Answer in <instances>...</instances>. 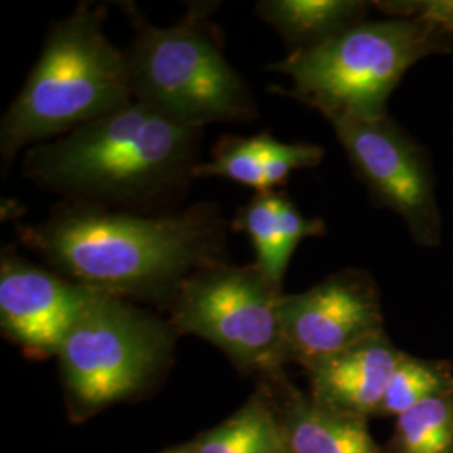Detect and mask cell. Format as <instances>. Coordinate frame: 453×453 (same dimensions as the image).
<instances>
[{
    "mask_svg": "<svg viewBox=\"0 0 453 453\" xmlns=\"http://www.w3.org/2000/svg\"><path fill=\"white\" fill-rule=\"evenodd\" d=\"M368 7L359 0H262L256 12L292 50H303L366 20Z\"/></svg>",
    "mask_w": 453,
    "mask_h": 453,
    "instance_id": "cell-15",
    "label": "cell"
},
{
    "mask_svg": "<svg viewBox=\"0 0 453 453\" xmlns=\"http://www.w3.org/2000/svg\"><path fill=\"white\" fill-rule=\"evenodd\" d=\"M400 453H453L452 391L410 408L396 421Z\"/></svg>",
    "mask_w": 453,
    "mask_h": 453,
    "instance_id": "cell-17",
    "label": "cell"
},
{
    "mask_svg": "<svg viewBox=\"0 0 453 453\" xmlns=\"http://www.w3.org/2000/svg\"><path fill=\"white\" fill-rule=\"evenodd\" d=\"M17 234L59 274L123 299L172 301L194 273L226 262V222L207 203L163 215L69 203Z\"/></svg>",
    "mask_w": 453,
    "mask_h": 453,
    "instance_id": "cell-1",
    "label": "cell"
},
{
    "mask_svg": "<svg viewBox=\"0 0 453 453\" xmlns=\"http://www.w3.org/2000/svg\"><path fill=\"white\" fill-rule=\"evenodd\" d=\"M162 453H185V445L179 447V449H172V450H166V452Z\"/></svg>",
    "mask_w": 453,
    "mask_h": 453,
    "instance_id": "cell-20",
    "label": "cell"
},
{
    "mask_svg": "<svg viewBox=\"0 0 453 453\" xmlns=\"http://www.w3.org/2000/svg\"><path fill=\"white\" fill-rule=\"evenodd\" d=\"M202 130L145 103L33 146L24 177L71 203L150 211L183 196L195 180Z\"/></svg>",
    "mask_w": 453,
    "mask_h": 453,
    "instance_id": "cell-2",
    "label": "cell"
},
{
    "mask_svg": "<svg viewBox=\"0 0 453 453\" xmlns=\"http://www.w3.org/2000/svg\"><path fill=\"white\" fill-rule=\"evenodd\" d=\"M173 334L172 324L93 289L58 355L65 388L88 410L127 400L162 372Z\"/></svg>",
    "mask_w": 453,
    "mask_h": 453,
    "instance_id": "cell-6",
    "label": "cell"
},
{
    "mask_svg": "<svg viewBox=\"0 0 453 453\" xmlns=\"http://www.w3.org/2000/svg\"><path fill=\"white\" fill-rule=\"evenodd\" d=\"M357 177L372 196L403 219L421 247L441 242V217L428 157L389 116L329 121Z\"/></svg>",
    "mask_w": 453,
    "mask_h": 453,
    "instance_id": "cell-8",
    "label": "cell"
},
{
    "mask_svg": "<svg viewBox=\"0 0 453 453\" xmlns=\"http://www.w3.org/2000/svg\"><path fill=\"white\" fill-rule=\"evenodd\" d=\"M213 11L211 2H195L179 22L158 27L130 7L134 37L125 56L133 99L198 130L259 116L250 88L226 59Z\"/></svg>",
    "mask_w": 453,
    "mask_h": 453,
    "instance_id": "cell-4",
    "label": "cell"
},
{
    "mask_svg": "<svg viewBox=\"0 0 453 453\" xmlns=\"http://www.w3.org/2000/svg\"><path fill=\"white\" fill-rule=\"evenodd\" d=\"M185 453H187V447H185Z\"/></svg>",
    "mask_w": 453,
    "mask_h": 453,
    "instance_id": "cell-21",
    "label": "cell"
},
{
    "mask_svg": "<svg viewBox=\"0 0 453 453\" xmlns=\"http://www.w3.org/2000/svg\"><path fill=\"white\" fill-rule=\"evenodd\" d=\"M288 453H383L366 418L334 411L292 395L279 418Z\"/></svg>",
    "mask_w": 453,
    "mask_h": 453,
    "instance_id": "cell-14",
    "label": "cell"
},
{
    "mask_svg": "<svg viewBox=\"0 0 453 453\" xmlns=\"http://www.w3.org/2000/svg\"><path fill=\"white\" fill-rule=\"evenodd\" d=\"M275 286L254 264H211L190 275L173 296L170 324L224 351L247 372L277 374L288 363L280 301Z\"/></svg>",
    "mask_w": 453,
    "mask_h": 453,
    "instance_id": "cell-7",
    "label": "cell"
},
{
    "mask_svg": "<svg viewBox=\"0 0 453 453\" xmlns=\"http://www.w3.org/2000/svg\"><path fill=\"white\" fill-rule=\"evenodd\" d=\"M185 447L187 453H288L280 420L262 395Z\"/></svg>",
    "mask_w": 453,
    "mask_h": 453,
    "instance_id": "cell-16",
    "label": "cell"
},
{
    "mask_svg": "<svg viewBox=\"0 0 453 453\" xmlns=\"http://www.w3.org/2000/svg\"><path fill=\"white\" fill-rule=\"evenodd\" d=\"M93 289L50 273L4 247L0 257V326L29 357H58Z\"/></svg>",
    "mask_w": 453,
    "mask_h": 453,
    "instance_id": "cell-10",
    "label": "cell"
},
{
    "mask_svg": "<svg viewBox=\"0 0 453 453\" xmlns=\"http://www.w3.org/2000/svg\"><path fill=\"white\" fill-rule=\"evenodd\" d=\"M232 228L249 235L256 249V265L279 288L297 245L326 232L321 219L304 217L291 198L279 190L256 194L239 211Z\"/></svg>",
    "mask_w": 453,
    "mask_h": 453,
    "instance_id": "cell-13",
    "label": "cell"
},
{
    "mask_svg": "<svg viewBox=\"0 0 453 453\" xmlns=\"http://www.w3.org/2000/svg\"><path fill=\"white\" fill-rule=\"evenodd\" d=\"M324 150L312 143H284L269 133L254 136H224L211 151V160L195 168V179H222L254 188L257 194L275 192L297 170L318 166Z\"/></svg>",
    "mask_w": 453,
    "mask_h": 453,
    "instance_id": "cell-12",
    "label": "cell"
},
{
    "mask_svg": "<svg viewBox=\"0 0 453 453\" xmlns=\"http://www.w3.org/2000/svg\"><path fill=\"white\" fill-rule=\"evenodd\" d=\"M106 7L82 2L50 26L37 63L0 123V157L9 168L20 151L116 113L134 101L125 50L104 33Z\"/></svg>",
    "mask_w": 453,
    "mask_h": 453,
    "instance_id": "cell-3",
    "label": "cell"
},
{
    "mask_svg": "<svg viewBox=\"0 0 453 453\" xmlns=\"http://www.w3.org/2000/svg\"><path fill=\"white\" fill-rule=\"evenodd\" d=\"M402 357L383 333L319 361L308 368L311 400L361 418L376 415Z\"/></svg>",
    "mask_w": 453,
    "mask_h": 453,
    "instance_id": "cell-11",
    "label": "cell"
},
{
    "mask_svg": "<svg viewBox=\"0 0 453 453\" xmlns=\"http://www.w3.org/2000/svg\"><path fill=\"white\" fill-rule=\"evenodd\" d=\"M389 17L418 19L453 41V0H421V2H374Z\"/></svg>",
    "mask_w": 453,
    "mask_h": 453,
    "instance_id": "cell-19",
    "label": "cell"
},
{
    "mask_svg": "<svg viewBox=\"0 0 453 453\" xmlns=\"http://www.w3.org/2000/svg\"><path fill=\"white\" fill-rule=\"evenodd\" d=\"M453 41L406 17L363 20L314 48L291 50L269 71L291 80L286 96L338 118L380 119L406 71L423 58L449 52Z\"/></svg>",
    "mask_w": 453,
    "mask_h": 453,
    "instance_id": "cell-5",
    "label": "cell"
},
{
    "mask_svg": "<svg viewBox=\"0 0 453 453\" xmlns=\"http://www.w3.org/2000/svg\"><path fill=\"white\" fill-rule=\"evenodd\" d=\"M452 387L449 374L443 370L403 353L389 378L388 388L376 415H393L398 418L421 402L452 391Z\"/></svg>",
    "mask_w": 453,
    "mask_h": 453,
    "instance_id": "cell-18",
    "label": "cell"
},
{
    "mask_svg": "<svg viewBox=\"0 0 453 453\" xmlns=\"http://www.w3.org/2000/svg\"><path fill=\"white\" fill-rule=\"evenodd\" d=\"M280 324L288 361L309 366L385 333L372 275L346 269L299 294H284Z\"/></svg>",
    "mask_w": 453,
    "mask_h": 453,
    "instance_id": "cell-9",
    "label": "cell"
}]
</instances>
